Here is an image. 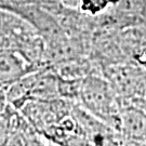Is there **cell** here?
Instances as JSON below:
<instances>
[{
	"mask_svg": "<svg viewBox=\"0 0 146 146\" xmlns=\"http://www.w3.org/2000/svg\"><path fill=\"white\" fill-rule=\"evenodd\" d=\"M41 35L26 17L0 7V50L22 51Z\"/></svg>",
	"mask_w": 146,
	"mask_h": 146,
	"instance_id": "obj_3",
	"label": "cell"
},
{
	"mask_svg": "<svg viewBox=\"0 0 146 146\" xmlns=\"http://www.w3.org/2000/svg\"><path fill=\"white\" fill-rule=\"evenodd\" d=\"M117 0H79L78 10L91 17H99L114 9Z\"/></svg>",
	"mask_w": 146,
	"mask_h": 146,
	"instance_id": "obj_7",
	"label": "cell"
},
{
	"mask_svg": "<svg viewBox=\"0 0 146 146\" xmlns=\"http://www.w3.org/2000/svg\"><path fill=\"white\" fill-rule=\"evenodd\" d=\"M47 146H61V145L58 144V143H55V142L50 141V140H48L47 139Z\"/></svg>",
	"mask_w": 146,
	"mask_h": 146,
	"instance_id": "obj_12",
	"label": "cell"
},
{
	"mask_svg": "<svg viewBox=\"0 0 146 146\" xmlns=\"http://www.w3.org/2000/svg\"><path fill=\"white\" fill-rule=\"evenodd\" d=\"M121 139L146 140V110L133 103L121 104L119 128Z\"/></svg>",
	"mask_w": 146,
	"mask_h": 146,
	"instance_id": "obj_5",
	"label": "cell"
},
{
	"mask_svg": "<svg viewBox=\"0 0 146 146\" xmlns=\"http://www.w3.org/2000/svg\"><path fill=\"white\" fill-rule=\"evenodd\" d=\"M75 102L68 100L31 99L23 105L20 111L34 129L44 135L66 116L70 115Z\"/></svg>",
	"mask_w": 146,
	"mask_h": 146,
	"instance_id": "obj_2",
	"label": "cell"
},
{
	"mask_svg": "<svg viewBox=\"0 0 146 146\" xmlns=\"http://www.w3.org/2000/svg\"><path fill=\"white\" fill-rule=\"evenodd\" d=\"M15 108L9 104L5 111L0 113V146H5L11 129V116Z\"/></svg>",
	"mask_w": 146,
	"mask_h": 146,
	"instance_id": "obj_9",
	"label": "cell"
},
{
	"mask_svg": "<svg viewBox=\"0 0 146 146\" xmlns=\"http://www.w3.org/2000/svg\"><path fill=\"white\" fill-rule=\"evenodd\" d=\"M60 3L66 5L68 8H74V9H78L79 0H56Z\"/></svg>",
	"mask_w": 146,
	"mask_h": 146,
	"instance_id": "obj_11",
	"label": "cell"
},
{
	"mask_svg": "<svg viewBox=\"0 0 146 146\" xmlns=\"http://www.w3.org/2000/svg\"><path fill=\"white\" fill-rule=\"evenodd\" d=\"M78 103L118 132L121 102L103 74H92L82 80Z\"/></svg>",
	"mask_w": 146,
	"mask_h": 146,
	"instance_id": "obj_1",
	"label": "cell"
},
{
	"mask_svg": "<svg viewBox=\"0 0 146 146\" xmlns=\"http://www.w3.org/2000/svg\"><path fill=\"white\" fill-rule=\"evenodd\" d=\"M60 76L52 66L36 70V78L31 90V99L54 100L60 98L58 92Z\"/></svg>",
	"mask_w": 146,
	"mask_h": 146,
	"instance_id": "obj_6",
	"label": "cell"
},
{
	"mask_svg": "<svg viewBox=\"0 0 146 146\" xmlns=\"http://www.w3.org/2000/svg\"><path fill=\"white\" fill-rule=\"evenodd\" d=\"M82 80L81 79H65L60 77V80H58L60 98L78 103Z\"/></svg>",
	"mask_w": 146,
	"mask_h": 146,
	"instance_id": "obj_8",
	"label": "cell"
},
{
	"mask_svg": "<svg viewBox=\"0 0 146 146\" xmlns=\"http://www.w3.org/2000/svg\"><path fill=\"white\" fill-rule=\"evenodd\" d=\"M119 146H146V140H131L121 139Z\"/></svg>",
	"mask_w": 146,
	"mask_h": 146,
	"instance_id": "obj_10",
	"label": "cell"
},
{
	"mask_svg": "<svg viewBox=\"0 0 146 146\" xmlns=\"http://www.w3.org/2000/svg\"><path fill=\"white\" fill-rule=\"evenodd\" d=\"M38 70L15 50H0V89H5L25 75Z\"/></svg>",
	"mask_w": 146,
	"mask_h": 146,
	"instance_id": "obj_4",
	"label": "cell"
}]
</instances>
